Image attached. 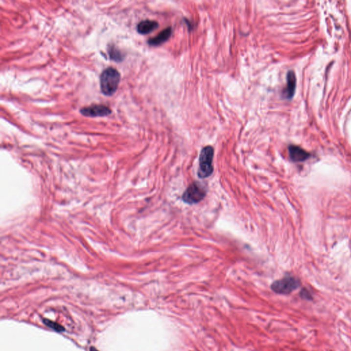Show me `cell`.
Returning a JSON list of instances; mask_svg holds the SVG:
<instances>
[{
  "instance_id": "obj_6",
  "label": "cell",
  "mask_w": 351,
  "mask_h": 351,
  "mask_svg": "<svg viewBox=\"0 0 351 351\" xmlns=\"http://www.w3.org/2000/svg\"><path fill=\"white\" fill-rule=\"evenodd\" d=\"M289 158L293 162H303L311 157V155L304 149L298 145H290L288 147Z\"/></svg>"
},
{
  "instance_id": "obj_1",
  "label": "cell",
  "mask_w": 351,
  "mask_h": 351,
  "mask_svg": "<svg viewBox=\"0 0 351 351\" xmlns=\"http://www.w3.org/2000/svg\"><path fill=\"white\" fill-rule=\"evenodd\" d=\"M100 82L102 93L111 96L117 92L120 82V73L114 68H108L101 73Z\"/></svg>"
},
{
  "instance_id": "obj_3",
  "label": "cell",
  "mask_w": 351,
  "mask_h": 351,
  "mask_svg": "<svg viewBox=\"0 0 351 351\" xmlns=\"http://www.w3.org/2000/svg\"><path fill=\"white\" fill-rule=\"evenodd\" d=\"M207 190L201 183L193 182L187 188L182 196V200L187 205H193L202 201L206 197Z\"/></svg>"
},
{
  "instance_id": "obj_13",
  "label": "cell",
  "mask_w": 351,
  "mask_h": 351,
  "mask_svg": "<svg viewBox=\"0 0 351 351\" xmlns=\"http://www.w3.org/2000/svg\"><path fill=\"white\" fill-rule=\"evenodd\" d=\"M90 351H98L95 348L92 347L90 349Z\"/></svg>"
},
{
  "instance_id": "obj_5",
  "label": "cell",
  "mask_w": 351,
  "mask_h": 351,
  "mask_svg": "<svg viewBox=\"0 0 351 351\" xmlns=\"http://www.w3.org/2000/svg\"><path fill=\"white\" fill-rule=\"evenodd\" d=\"M80 114L85 117H104L111 114L110 108L102 104H94L90 107H84L80 109Z\"/></svg>"
},
{
  "instance_id": "obj_10",
  "label": "cell",
  "mask_w": 351,
  "mask_h": 351,
  "mask_svg": "<svg viewBox=\"0 0 351 351\" xmlns=\"http://www.w3.org/2000/svg\"><path fill=\"white\" fill-rule=\"evenodd\" d=\"M109 56L111 60L116 61V62H120L124 60V56L119 49L115 46H112L109 49Z\"/></svg>"
},
{
  "instance_id": "obj_11",
  "label": "cell",
  "mask_w": 351,
  "mask_h": 351,
  "mask_svg": "<svg viewBox=\"0 0 351 351\" xmlns=\"http://www.w3.org/2000/svg\"><path fill=\"white\" fill-rule=\"evenodd\" d=\"M44 322L46 325L50 327L52 329L56 330V331H63V330H64V328H63L62 326L54 323V322L51 321V320H44Z\"/></svg>"
},
{
  "instance_id": "obj_12",
  "label": "cell",
  "mask_w": 351,
  "mask_h": 351,
  "mask_svg": "<svg viewBox=\"0 0 351 351\" xmlns=\"http://www.w3.org/2000/svg\"><path fill=\"white\" fill-rule=\"evenodd\" d=\"M301 297L303 298V299H311V296L310 295V294L309 292H308L306 289H303L302 292L301 293Z\"/></svg>"
},
{
  "instance_id": "obj_7",
  "label": "cell",
  "mask_w": 351,
  "mask_h": 351,
  "mask_svg": "<svg viewBox=\"0 0 351 351\" xmlns=\"http://www.w3.org/2000/svg\"><path fill=\"white\" fill-rule=\"evenodd\" d=\"M296 78L293 71H289L287 74V85L282 92V95L286 99H292L295 94Z\"/></svg>"
},
{
  "instance_id": "obj_8",
  "label": "cell",
  "mask_w": 351,
  "mask_h": 351,
  "mask_svg": "<svg viewBox=\"0 0 351 351\" xmlns=\"http://www.w3.org/2000/svg\"><path fill=\"white\" fill-rule=\"evenodd\" d=\"M172 34V28L171 27L164 29L158 35L154 38L149 39L148 44L150 46H159L167 42Z\"/></svg>"
},
{
  "instance_id": "obj_9",
  "label": "cell",
  "mask_w": 351,
  "mask_h": 351,
  "mask_svg": "<svg viewBox=\"0 0 351 351\" xmlns=\"http://www.w3.org/2000/svg\"><path fill=\"white\" fill-rule=\"evenodd\" d=\"M159 23L152 20H143L138 25V32L140 35H148L159 28Z\"/></svg>"
},
{
  "instance_id": "obj_4",
  "label": "cell",
  "mask_w": 351,
  "mask_h": 351,
  "mask_svg": "<svg viewBox=\"0 0 351 351\" xmlns=\"http://www.w3.org/2000/svg\"><path fill=\"white\" fill-rule=\"evenodd\" d=\"M300 285L301 281L299 279L288 276L274 282L272 284L271 289L277 294H289L297 289Z\"/></svg>"
},
{
  "instance_id": "obj_2",
  "label": "cell",
  "mask_w": 351,
  "mask_h": 351,
  "mask_svg": "<svg viewBox=\"0 0 351 351\" xmlns=\"http://www.w3.org/2000/svg\"><path fill=\"white\" fill-rule=\"evenodd\" d=\"M213 147L207 145L202 149L199 157V168L198 170V176L200 179H207L213 174Z\"/></svg>"
}]
</instances>
